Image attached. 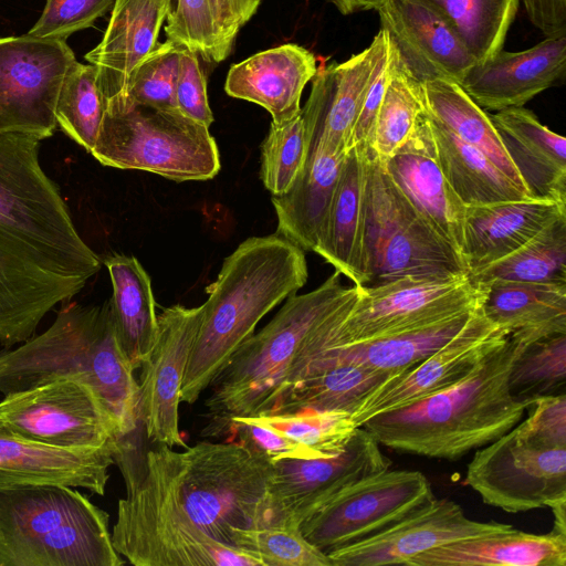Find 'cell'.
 <instances>
[{
    "instance_id": "681fc988",
    "label": "cell",
    "mask_w": 566,
    "mask_h": 566,
    "mask_svg": "<svg viewBox=\"0 0 566 566\" xmlns=\"http://www.w3.org/2000/svg\"><path fill=\"white\" fill-rule=\"evenodd\" d=\"M221 438L239 442L260 453L270 462L292 459H318L310 448L293 440L280 430L264 426L252 417L232 418Z\"/></svg>"
},
{
    "instance_id": "e575fe53",
    "label": "cell",
    "mask_w": 566,
    "mask_h": 566,
    "mask_svg": "<svg viewBox=\"0 0 566 566\" xmlns=\"http://www.w3.org/2000/svg\"><path fill=\"white\" fill-rule=\"evenodd\" d=\"M481 308L360 343L327 344L324 352L337 359L388 373H400L442 348L464 329Z\"/></svg>"
},
{
    "instance_id": "ffe728a7",
    "label": "cell",
    "mask_w": 566,
    "mask_h": 566,
    "mask_svg": "<svg viewBox=\"0 0 566 566\" xmlns=\"http://www.w3.org/2000/svg\"><path fill=\"white\" fill-rule=\"evenodd\" d=\"M379 164L424 222L463 260L467 206L442 172L424 108L410 137Z\"/></svg>"
},
{
    "instance_id": "bcb514c9",
    "label": "cell",
    "mask_w": 566,
    "mask_h": 566,
    "mask_svg": "<svg viewBox=\"0 0 566 566\" xmlns=\"http://www.w3.org/2000/svg\"><path fill=\"white\" fill-rule=\"evenodd\" d=\"M180 49L181 44L170 39L157 44L136 70L126 106L144 105L159 109H177L176 85Z\"/></svg>"
},
{
    "instance_id": "6f0895ef",
    "label": "cell",
    "mask_w": 566,
    "mask_h": 566,
    "mask_svg": "<svg viewBox=\"0 0 566 566\" xmlns=\"http://www.w3.org/2000/svg\"><path fill=\"white\" fill-rule=\"evenodd\" d=\"M551 507L554 515V527L552 531L566 535V497L552 502Z\"/></svg>"
},
{
    "instance_id": "11a10c76",
    "label": "cell",
    "mask_w": 566,
    "mask_h": 566,
    "mask_svg": "<svg viewBox=\"0 0 566 566\" xmlns=\"http://www.w3.org/2000/svg\"><path fill=\"white\" fill-rule=\"evenodd\" d=\"M530 21L545 38L566 35V0H522Z\"/></svg>"
},
{
    "instance_id": "484cf974",
    "label": "cell",
    "mask_w": 566,
    "mask_h": 566,
    "mask_svg": "<svg viewBox=\"0 0 566 566\" xmlns=\"http://www.w3.org/2000/svg\"><path fill=\"white\" fill-rule=\"evenodd\" d=\"M563 216L566 203L537 198L467 206L462 258L469 274L507 256Z\"/></svg>"
},
{
    "instance_id": "d4e9b609",
    "label": "cell",
    "mask_w": 566,
    "mask_h": 566,
    "mask_svg": "<svg viewBox=\"0 0 566 566\" xmlns=\"http://www.w3.org/2000/svg\"><path fill=\"white\" fill-rule=\"evenodd\" d=\"M113 464V444L90 450L48 447L20 438L0 419V490L61 484L104 495Z\"/></svg>"
},
{
    "instance_id": "816d5d0a",
    "label": "cell",
    "mask_w": 566,
    "mask_h": 566,
    "mask_svg": "<svg viewBox=\"0 0 566 566\" xmlns=\"http://www.w3.org/2000/svg\"><path fill=\"white\" fill-rule=\"evenodd\" d=\"M176 107L185 116L207 127L213 122L207 94V80L199 63V54L182 44L176 85Z\"/></svg>"
},
{
    "instance_id": "f907efd6",
    "label": "cell",
    "mask_w": 566,
    "mask_h": 566,
    "mask_svg": "<svg viewBox=\"0 0 566 566\" xmlns=\"http://www.w3.org/2000/svg\"><path fill=\"white\" fill-rule=\"evenodd\" d=\"M526 412L514 427L523 440L541 448H566V394L537 397Z\"/></svg>"
},
{
    "instance_id": "4fadbf2b",
    "label": "cell",
    "mask_w": 566,
    "mask_h": 566,
    "mask_svg": "<svg viewBox=\"0 0 566 566\" xmlns=\"http://www.w3.org/2000/svg\"><path fill=\"white\" fill-rule=\"evenodd\" d=\"M75 61L63 40L0 38V134L51 137L60 90Z\"/></svg>"
},
{
    "instance_id": "e0dca14e",
    "label": "cell",
    "mask_w": 566,
    "mask_h": 566,
    "mask_svg": "<svg viewBox=\"0 0 566 566\" xmlns=\"http://www.w3.org/2000/svg\"><path fill=\"white\" fill-rule=\"evenodd\" d=\"M203 316V305H172L158 314L155 343L140 366L139 416L147 439L186 448L179 429L180 390Z\"/></svg>"
},
{
    "instance_id": "603a6c76",
    "label": "cell",
    "mask_w": 566,
    "mask_h": 566,
    "mask_svg": "<svg viewBox=\"0 0 566 566\" xmlns=\"http://www.w3.org/2000/svg\"><path fill=\"white\" fill-rule=\"evenodd\" d=\"M566 35L545 38L520 51H499L474 63L459 85L484 111L524 106L543 91L564 83Z\"/></svg>"
},
{
    "instance_id": "d6986e66",
    "label": "cell",
    "mask_w": 566,
    "mask_h": 566,
    "mask_svg": "<svg viewBox=\"0 0 566 566\" xmlns=\"http://www.w3.org/2000/svg\"><path fill=\"white\" fill-rule=\"evenodd\" d=\"M513 530L504 523L471 520L454 501L436 497L431 504L382 533L333 551L327 556L333 566L408 565L427 551Z\"/></svg>"
},
{
    "instance_id": "f546056e",
    "label": "cell",
    "mask_w": 566,
    "mask_h": 566,
    "mask_svg": "<svg viewBox=\"0 0 566 566\" xmlns=\"http://www.w3.org/2000/svg\"><path fill=\"white\" fill-rule=\"evenodd\" d=\"M398 374L337 359L322 348L266 413L304 409L353 413L370 394Z\"/></svg>"
},
{
    "instance_id": "83f0119b",
    "label": "cell",
    "mask_w": 566,
    "mask_h": 566,
    "mask_svg": "<svg viewBox=\"0 0 566 566\" xmlns=\"http://www.w3.org/2000/svg\"><path fill=\"white\" fill-rule=\"evenodd\" d=\"M316 71L312 52L297 44H283L233 64L224 91L231 97L262 106L272 122L280 123L301 112L303 90Z\"/></svg>"
},
{
    "instance_id": "680465c9",
    "label": "cell",
    "mask_w": 566,
    "mask_h": 566,
    "mask_svg": "<svg viewBox=\"0 0 566 566\" xmlns=\"http://www.w3.org/2000/svg\"><path fill=\"white\" fill-rule=\"evenodd\" d=\"M0 566H2V559H1V556H0Z\"/></svg>"
},
{
    "instance_id": "4dcf8cb0",
    "label": "cell",
    "mask_w": 566,
    "mask_h": 566,
    "mask_svg": "<svg viewBox=\"0 0 566 566\" xmlns=\"http://www.w3.org/2000/svg\"><path fill=\"white\" fill-rule=\"evenodd\" d=\"M344 158L319 144L312 145L293 185L272 196L277 233L303 251L314 252L317 245Z\"/></svg>"
},
{
    "instance_id": "db71d44e",
    "label": "cell",
    "mask_w": 566,
    "mask_h": 566,
    "mask_svg": "<svg viewBox=\"0 0 566 566\" xmlns=\"http://www.w3.org/2000/svg\"><path fill=\"white\" fill-rule=\"evenodd\" d=\"M260 3L261 0H209L221 61L228 57L239 31L255 14Z\"/></svg>"
},
{
    "instance_id": "74e56055",
    "label": "cell",
    "mask_w": 566,
    "mask_h": 566,
    "mask_svg": "<svg viewBox=\"0 0 566 566\" xmlns=\"http://www.w3.org/2000/svg\"><path fill=\"white\" fill-rule=\"evenodd\" d=\"M469 275L480 284L494 281L566 284V216L507 256Z\"/></svg>"
},
{
    "instance_id": "f35d334b",
    "label": "cell",
    "mask_w": 566,
    "mask_h": 566,
    "mask_svg": "<svg viewBox=\"0 0 566 566\" xmlns=\"http://www.w3.org/2000/svg\"><path fill=\"white\" fill-rule=\"evenodd\" d=\"M457 32L475 62L502 50L520 0H419Z\"/></svg>"
},
{
    "instance_id": "7dc6e473",
    "label": "cell",
    "mask_w": 566,
    "mask_h": 566,
    "mask_svg": "<svg viewBox=\"0 0 566 566\" xmlns=\"http://www.w3.org/2000/svg\"><path fill=\"white\" fill-rule=\"evenodd\" d=\"M164 30L167 39L197 52L205 61L221 62L209 0H177Z\"/></svg>"
},
{
    "instance_id": "1f68e13d",
    "label": "cell",
    "mask_w": 566,
    "mask_h": 566,
    "mask_svg": "<svg viewBox=\"0 0 566 566\" xmlns=\"http://www.w3.org/2000/svg\"><path fill=\"white\" fill-rule=\"evenodd\" d=\"M566 566V535L518 530L464 539L419 554L407 566Z\"/></svg>"
},
{
    "instance_id": "b9f144b4",
    "label": "cell",
    "mask_w": 566,
    "mask_h": 566,
    "mask_svg": "<svg viewBox=\"0 0 566 566\" xmlns=\"http://www.w3.org/2000/svg\"><path fill=\"white\" fill-rule=\"evenodd\" d=\"M509 388L520 400L565 394L566 333L524 345L512 365Z\"/></svg>"
},
{
    "instance_id": "4316f807",
    "label": "cell",
    "mask_w": 566,
    "mask_h": 566,
    "mask_svg": "<svg viewBox=\"0 0 566 566\" xmlns=\"http://www.w3.org/2000/svg\"><path fill=\"white\" fill-rule=\"evenodd\" d=\"M374 154L354 146L344 158L337 185L314 252L354 285L368 282L366 252V179Z\"/></svg>"
},
{
    "instance_id": "5b68a950",
    "label": "cell",
    "mask_w": 566,
    "mask_h": 566,
    "mask_svg": "<svg viewBox=\"0 0 566 566\" xmlns=\"http://www.w3.org/2000/svg\"><path fill=\"white\" fill-rule=\"evenodd\" d=\"M134 371L118 344L108 300L102 305L67 304L45 332L0 350L3 396L61 378L80 381L114 420L115 437L135 433L140 426Z\"/></svg>"
},
{
    "instance_id": "836d02e7",
    "label": "cell",
    "mask_w": 566,
    "mask_h": 566,
    "mask_svg": "<svg viewBox=\"0 0 566 566\" xmlns=\"http://www.w3.org/2000/svg\"><path fill=\"white\" fill-rule=\"evenodd\" d=\"M104 263L113 286L108 302L115 334L136 370L148 357L158 329L150 277L134 256L115 254Z\"/></svg>"
},
{
    "instance_id": "d6a6232c",
    "label": "cell",
    "mask_w": 566,
    "mask_h": 566,
    "mask_svg": "<svg viewBox=\"0 0 566 566\" xmlns=\"http://www.w3.org/2000/svg\"><path fill=\"white\" fill-rule=\"evenodd\" d=\"M485 285L486 318L527 344L566 333V284L494 281Z\"/></svg>"
},
{
    "instance_id": "ac0fdd59",
    "label": "cell",
    "mask_w": 566,
    "mask_h": 566,
    "mask_svg": "<svg viewBox=\"0 0 566 566\" xmlns=\"http://www.w3.org/2000/svg\"><path fill=\"white\" fill-rule=\"evenodd\" d=\"M507 334L481 308L442 348L370 394L352 413L355 426L361 427L375 416L405 408L462 380Z\"/></svg>"
},
{
    "instance_id": "7402d4cb",
    "label": "cell",
    "mask_w": 566,
    "mask_h": 566,
    "mask_svg": "<svg viewBox=\"0 0 566 566\" xmlns=\"http://www.w3.org/2000/svg\"><path fill=\"white\" fill-rule=\"evenodd\" d=\"M385 30L348 60L317 69L305 106L301 108L308 148L319 144L335 154L353 148V132L369 85Z\"/></svg>"
},
{
    "instance_id": "ab89813d",
    "label": "cell",
    "mask_w": 566,
    "mask_h": 566,
    "mask_svg": "<svg viewBox=\"0 0 566 566\" xmlns=\"http://www.w3.org/2000/svg\"><path fill=\"white\" fill-rule=\"evenodd\" d=\"M390 54V75L377 114L373 140V154L380 163L391 157L410 137L423 112L421 84L401 65L391 43Z\"/></svg>"
},
{
    "instance_id": "7bdbcfd3",
    "label": "cell",
    "mask_w": 566,
    "mask_h": 566,
    "mask_svg": "<svg viewBox=\"0 0 566 566\" xmlns=\"http://www.w3.org/2000/svg\"><path fill=\"white\" fill-rule=\"evenodd\" d=\"M249 417L280 430L313 450L319 458H329L343 452L358 428L352 413L340 410L304 409L289 413H261Z\"/></svg>"
},
{
    "instance_id": "f1b7e54d",
    "label": "cell",
    "mask_w": 566,
    "mask_h": 566,
    "mask_svg": "<svg viewBox=\"0 0 566 566\" xmlns=\"http://www.w3.org/2000/svg\"><path fill=\"white\" fill-rule=\"evenodd\" d=\"M489 115L531 197L566 203L565 137L523 106Z\"/></svg>"
},
{
    "instance_id": "7c38bea8",
    "label": "cell",
    "mask_w": 566,
    "mask_h": 566,
    "mask_svg": "<svg viewBox=\"0 0 566 566\" xmlns=\"http://www.w3.org/2000/svg\"><path fill=\"white\" fill-rule=\"evenodd\" d=\"M436 499L419 471L390 468L347 486L300 524L304 537L326 555L375 536Z\"/></svg>"
},
{
    "instance_id": "44dd1931",
    "label": "cell",
    "mask_w": 566,
    "mask_h": 566,
    "mask_svg": "<svg viewBox=\"0 0 566 566\" xmlns=\"http://www.w3.org/2000/svg\"><path fill=\"white\" fill-rule=\"evenodd\" d=\"M405 70L419 83H460L476 63L451 25L419 0H384L377 9Z\"/></svg>"
},
{
    "instance_id": "52a82bcc",
    "label": "cell",
    "mask_w": 566,
    "mask_h": 566,
    "mask_svg": "<svg viewBox=\"0 0 566 566\" xmlns=\"http://www.w3.org/2000/svg\"><path fill=\"white\" fill-rule=\"evenodd\" d=\"M153 452L184 509L212 538L231 545L234 528L273 525V463L260 453L227 440L198 442L184 451L163 444Z\"/></svg>"
},
{
    "instance_id": "9c48e42d",
    "label": "cell",
    "mask_w": 566,
    "mask_h": 566,
    "mask_svg": "<svg viewBox=\"0 0 566 566\" xmlns=\"http://www.w3.org/2000/svg\"><path fill=\"white\" fill-rule=\"evenodd\" d=\"M91 155L103 166L143 170L177 182L208 180L220 170L209 127L178 109L144 105L106 109Z\"/></svg>"
},
{
    "instance_id": "ba28073f",
    "label": "cell",
    "mask_w": 566,
    "mask_h": 566,
    "mask_svg": "<svg viewBox=\"0 0 566 566\" xmlns=\"http://www.w3.org/2000/svg\"><path fill=\"white\" fill-rule=\"evenodd\" d=\"M126 496L117 504L112 531L116 552L135 566H264L254 553L208 535L181 505L177 491L153 450L144 475L120 471Z\"/></svg>"
},
{
    "instance_id": "60d3db41",
    "label": "cell",
    "mask_w": 566,
    "mask_h": 566,
    "mask_svg": "<svg viewBox=\"0 0 566 566\" xmlns=\"http://www.w3.org/2000/svg\"><path fill=\"white\" fill-rule=\"evenodd\" d=\"M105 112L106 102L96 67L75 61L60 90L55 109L57 126L91 154Z\"/></svg>"
},
{
    "instance_id": "3957f363",
    "label": "cell",
    "mask_w": 566,
    "mask_h": 566,
    "mask_svg": "<svg viewBox=\"0 0 566 566\" xmlns=\"http://www.w3.org/2000/svg\"><path fill=\"white\" fill-rule=\"evenodd\" d=\"M527 343L507 334L462 380L405 408L368 419L361 428L380 446L454 461L514 428L532 400L512 396L509 376Z\"/></svg>"
},
{
    "instance_id": "6da1fadb",
    "label": "cell",
    "mask_w": 566,
    "mask_h": 566,
    "mask_svg": "<svg viewBox=\"0 0 566 566\" xmlns=\"http://www.w3.org/2000/svg\"><path fill=\"white\" fill-rule=\"evenodd\" d=\"M40 139L0 134V344L33 336L101 269L59 186L42 169Z\"/></svg>"
},
{
    "instance_id": "9f6ffc18",
    "label": "cell",
    "mask_w": 566,
    "mask_h": 566,
    "mask_svg": "<svg viewBox=\"0 0 566 566\" xmlns=\"http://www.w3.org/2000/svg\"><path fill=\"white\" fill-rule=\"evenodd\" d=\"M333 3L342 14H352L360 11L377 10L384 0H327Z\"/></svg>"
},
{
    "instance_id": "ee69618b",
    "label": "cell",
    "mask_w": 566,
    "mask_h": 566,
    "mask_svg": "<svg viewBox=\"0 0 566 566\" xmlns=\"http://www.w3.org/2000/svg\"><path fill=\"white\" fill-rule=\"evenodd\" d=\"M308 153L302 112L289 120L271 123L261 146L260 176L264 187L284 193L302 171Z\"/></svg>"
},
{
    "instance_id": "9a60e30c",
    "label": "cell",
    "mask_w": 566,
    "mask_h": 566,
    "mask_svg": "<svg viewBox=\"0 0 566 566\" xmlns=\"http://www.w3.org/2000/svg\"><path fill=\"white\" fill-rule=\"evenodd\" d=\"M464 484L507 513L527 512L566 497V448H541L515 428L476 449Z\"/></svg>"
},
{
    "instance_id": "7a4b0ae2",
    "label": "cell",
    "mask_w": 566,
    "mask_h": 566,
    "mask_svg": "<svg viewBox=\"0 0 566 566\" xmlns=\"http://www.w3.org/2000/svg\"><path fill=\"white\" fill-rule=\"evenodd\" d=\"M335 271L315 290L286 298L275 316L253 333L209 386L202 437L221 438L232 418L266 412L326 344L339 311L359 293Z\"/></svg>"
},
{
    "instance_id": "f5cc1de1",
    "label": "cell",
    "mask_w": 566,
    "mask_h": 566,
    "mask_svg": "<svg viewBox=\"0 0 566 566\" xmlns=\"http://www.w3.org/2000/svg\"><path fill=\"white\" fill-rule=\"evenodd\" d=\"M390 66V42L386 32L353 132V147L357 146L369 154H373L376 118L389 80Z\"/></svg>"
},
{
    "instance_id": "c3c4849f",
    "label": "cell",
    "mask_w": 566,
    "mask_h": 566,
    "mask_svg": "<svg viewBox=\"0 0 566 566\" xmlns=\"http://www.w3.org/2000/svg\"><path fill=\"white\" fill-rule=\"evenodd\" d=\"M115 0H48L43 12L28 34L43 39L63 40L91 28L112 10Z\"/></svg>"
},
{
    "instance_id": "2e32d148",
    "label": "cell",
    "mask_w": 566,
    "mask_h": 566,
    "mask_svg": "<svg viewBox=\"0 0 566 566\" xmlns=\"http://www.w3.org/2000/svg\"><path fill=\"white\" fill-rule=\"evenodd\" d=\"M390 467L378 441L361 427L337 455L276 461L270 483L273 525L300 527L304 518L337 493Z\"/></svg>"
},
{
    "instance_id": "cb8c5ba5",
    "label": "cell",
    "mask_w": 566,
    "mask_h": 566,
    "mask_svg": "<svg viewBox=\"0 0 566 566\" xmlns=\"http://www.w3.org/2000/svg\"><path fill=\"white\" fill-rule=\"evenodd\" d=\"M171 10L172 0H115L102 41L85 55L97 70L106 109L126 106L132 78Z\"/></svg>"
},
{
    "instance_id": "8d00e7d4",
    "label": "cell",
    "mask_w": 566,
    "mask_h": 566,
    "mask_svg": "<svg viewBox=\"0 0 566 566\" xmlns=\"http://www.w3.org/2000/svg\"><path fill=\"white\" fill-rule=\"evenodd\" d=\"M420 84L424 111L460 140L483 153L515 185L530 195L509 158L489 113L455 82L431 80Z\"/></svg>"
},
{
    "instance_id": "277c9868",
    "label": "cell",
    "mask_w": 566,
    "mask_h": 566,
    "mask_svg": "<svg viewBox=\"0 0 566 566\" xmlns=\"http://www.w3.org/2000/svg\"><path fill=\"white\" fill-rule=\"evenodd\" d=\"M307 276L304 251L279 233L249 238L226 258L217 280L206 289L180 401L195 403L258 323L296 294Z\"/></svg>"
},
{
    "instance_id": "8992f818",
    "label": "cell",
    "mask_w": 566,
    "mask_h": 566,
    "mask_svg": "<svg viewBox=\"0 0 566 566\" xmlns=\"http://www.w3.org/2000/svg\"><path fill=\"white\" fill-rule=\"evenodd\" d=\"M2 566H122L109 515L72 486L0 490Z\"/></svg>"
},
{
    "instance_id": "8fae6325",
    "label": "cell",
    "mask_w": 566,
    "mask_h": 566,
    "mask_svg": "<svg viewBox=\"0 0 566 566\" xmlns=\"http://www.w3.org/2000/svg\"><path fill=\"white\" fill-rule=\"evenodd\" d=\"M484 295L485 285L468 273L359 286L357 300L334 321L327 344H355L436 323L482 307Z\"/></svg>"
},
{
    "instance_id": "5bb4252c",
    "label": "cell",
    "mask_w": 566,
    "mask_h": 566,
    "mask_svg": "<svg viewBox=\"0 0 566 566\" xmlns=\"http://www.w3.org/2000/svg\"><path fill=\"white\" fill-rule=\"evenodd\" d=\"M0 419L24 440L67 450L112 446L117 432L93 390L69 378L6 395Z\"/></svg>"
},
{
    "instance_id": "d590c367",
    "label": "cell",
    "mask_w": 566,
    "mask_h": 566,
    "mask_svg": "<svg viewBox=\"0 0 566 566\" xmlns=\"http://www.w3.org/2000/svg\"><path fill=\"white\" fill-rule=\"evenodd\" d=\"M426 114L442 172L465 206L532 198L483 153Z\"/></svg>"
},
{
    "instance_id": "30bf717a",
    "label": "cell",
    "mask_w": 566,
    "mask_h": 566,
    "mask_svg": "<svg viewBox=\"0 0 566 566\" xmlns=\"http://www.w3.org/2000/svg\"><path fill=\"white\" fill-rule=\"evenodd\" d=\"M365 239V286L405 276L469 274L461 256L424 222L374 155L367 166Z\"/></svg>"
},
{
    "instance_id": "f6af8a7d",
    "label": "cell",
    "mask_w": 566,
    "mask_h": 566,
    "mask_svg": "<svg viewBox=\"0 0 566 566\" xmlns=\"http://www.w3.org/2000/svg\"><path fill=\"white\" fill-rule=\"evenodd\" d=\"M231 545L256 554L264 566H333L331 558L312 545L298 526L234 528Z\"/></svg>"
}]
</instances>
